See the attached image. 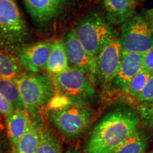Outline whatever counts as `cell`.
<instances>
[{"instance_id":"cell-1","label":"cell","mask_w":153,"mask_h":153,"mask_svg":"<svg viewBox=\"0 0 153 153\" xmlns=\"http://www.w3.org/2000/svg\"><path fill=\"white\" fill-rule=\"evenodd\" d=\"M140 118L128 108H117L96 123L86 142L85 153H114L138 131Z\"/></svg>"},{"instance_id":"cell-2","label":"cell","mask_w":153,"mask_h":153,"mask_svg":"<svg viewBox=\"0 0 153 153\" xmlns=\"http://www.w3.org/2000/svg\"><path fill=\"white\" fill-rule=\"evenodd\" d=\"M29 38L28 25L16 0H0V50L16 55Z\"/></svg>"},{"instance_id":"cell-3","label":"cell","mask_w":153,"mask_h":153,"mask_svg":"<svg viewBox=\"0 0 153 153\" xmlns=\"http://www.w3.org/2000/svg\"><path fill=\"white\" fill-rule=\"evenodd\" d=\"M94 114L89 105L68 103L48 108L45 116L48 122L65 138L73 140L85 131Z\"/></svg>"},{"instance_id":"cell-4","label":"cell","mask_w":153,"mask_h":153,"mask_svg":"<svg viewBox=\"0 0 153 153\" xmlns=\"http://www.w3.org/2000/svg\"><path fill=\"white\" fill-rule=\"evenodd\" d=\"M73 30L86 51L94 58L117 35L106 16L95 11L82 16Z\"/></svg>"},{"instance_id":"cell-5","label":"cell","mask_w":153,"mask_h":153,"mask_svg":"<svg viewBox=\"0 0 153 153\" xmlns=\"http://www.w3.org/2000/svg\"><path fill=\"white\" fill-rule=\"evenodd\" d=\"M24 109L31 116H38L54 99L55 88L49 76L44 74L24 73L15 79Z\"/></svg>"},{"instance_id":"cell-6","label":"cell","mask_w":153,"mask_h":153,"mask_svg":"<svg viewBox=\"0 0 153 153\" xmlns=\"http://www.w3.org/2000/svg\"><path fill=\"white\" fill-rule=\"evenodd\" d=\"M55 89L71 104L89 105L96 100L94 85L82 72L69 68L60 73L51 75Z\"/></svg>"},{"instance_id":"cell-7","label":"cell","mask_w":153,"mask_h":153,"mask_svg":"<svg viewBox=\"0 0 153 153\" xmlns=\"http://www.w3.org/2000/svg\"><path fill=\"white\" fill-rule=\"evenodd\" d=\"M123 51L146 54L153 48V27L148 16L135 14L122 24L120 36Z\"/></svg>"},{"instance_id":"cell-8","label":"cell","mask_w":153,"mask_h":153,"mask_svg":"<svg viewBox=\"0 0 153 153\" xmlns=\"http://www.w3.org/2000/svg\"><path fill=\"white\" fill-rule=\"evenodd\" d=\"M62 41L68 56L69 67L85 74L94 85H97V58L91 57L86 51L73 29L69 30Z\"/></svg>"},{"instance_id":"cell-9","label":"cell","mask_w":153,"mask_h":153,"mask_svg":"<svg viewBox=\"0 0 153 153\" xmlns=\"http://www.w3.org/2000/svg\"><path fill=\"white\" fill-rule=\"evenodd\" d=\"M123 48L118 34L106 44L97 57V84L107 89L112 85L121 60Z\"/></svg>"},{"instance_id":"cell-10","label":"cell","mask_w":153,"mask_h":153,"mask_svg":"<svg viewBox=\"0 0 153 153\" xmlns=\"http://www.w3.org/2000/svg\"><path fill=\"white\" fill-rule=\"evenodd\" d=\"M28 14L36 26L44 28L60 17L69 0H23Z\"/></svg>"},{"instance_id":"cell-11","label":"cell","mask_w":153,"mask_h":153,"mask_svg":"<svg viewBox=\"0 0 153 153\" xmlns=\"http://www.w3.org/2000/svg\"><path fill=\"white\" fill-rule=\"evenodd\" d=\"M54 41H43L26 44L16 54L21 65L30 72L38 73L46 70Z\"/></svg>"},{"instance_id":"cell-12","label":"cell","mask_w":153,"mask_h":153,"mask_svg":"<svg viewBox=\"0 0 153 153\" xmlns=\"http://www.w3.org/2000/svg\"><path fill=\"white\" fill-rule=\"evenodd\" d=\"M144 55L123 51L121 60L112 85L118 91L127 93L132 80L143 70Z\"/></svg>"},{"instance_id":"cell-13","label":"cell","mask_w":153,"mask_h":153,"mask_svg":"<svg viewBox=\"0 0 153 153\" xmlns=\"http://www.w3.org/2000/svg\"><path fill=\"white\" fill-rule=\"evenodd\" d=\"M5 119L7 137L11 149H12L16 146L21 138L29 128L32 117L25 109H16Z\"/></svg>"},{"instance_id":"cell-14","label":"cell","mask_w":153,"mask_h":153,"mask_svg":"<svg viewBox=\"0 0 153 153\" xmlns=\"http://www.w3.org/2000/svg\"><path fill=\"white\" fill-rule=\"evenodd\" d=\"M106 17L112 25L123 24L134 15V0H103Z\"/></svg>"},{"instance_id":"cell-15","label":"cell","mask_w":153,"mask_h":153,"mask_svg":"<svg viewBox=\"0 0 153 153\" xmlns=\"http://www.w3.org/2000/svg\"><path fill=\"white\" fill-rule=\"evenodd\" d=\"M40 140L38 153H63L60 137L51 126L40 118Z\"/></svg>"},{"instance_id":"cell-16","label":"cell","mask_w":153,"mask_h":153,"mask_svg":"<svg viewBox=\"0 0 153 153\" xmlns=\"http://www.w3.org/2000/svg\"><path fill=\"white\" fill-rule=\"evenodd\" d=\"M29 128L21 138L18 144L11 149V153H38L39 148L40 117L31 116Z\"/></svg>"},{"instance_id":"cell-17","label":"cell","mask_w":153,"mask_h":153,"mask_svg":"<svg viewBox=\"0 0 153 153\" xmlns=\"http://www.w3.org/2000/svg\"><path fill=\"white\" fill-rule=\"evenodd\" d=\"M69 67V62L63 41H54L46 70L51 75L60 73Z\"/></svg>"},{"instance_id":"cell-18","label":"cell","mask_w":153,"mask_h":153,"mask_svg":"<svg viewBox=\"0 0 153 153\" xmlns=\"http://www.w3.org/2000/svg\"><path fill=\"white\" fill-rule=\"evenodd\" d=\"M23 70L16 55L0 50V77L15 80L24 74Z\"/></svg>"},{"instance_id":"cell-19","label":"cell","mask_w":153,"mask_h":153,"mask_svg":"<svg viewBox=\"0 0 153 153\" xmlns=\"http://www.w3.org/2000/svg\"><path fill=\"white\" fill-rule=\"evenodd\" d=\"M0 94L11 103L16 109H24L16 80L0 77Z\"/></svg>"},{"instance_id":"cell-20","label":"cell","mask_w":153,"mask_h":153,"mask_svg":"<svg viewBox=\"0 0 153 153\" xmlns=\"http://www.w3.org/2000/svg\"><path fill=\"white\" fill-rule=\"evenodd\" d=\"M148 143L146 135L138 130L114 153H145Z\"/></svg>"},{"instance_id":"cell-21","label":"cell","mask_w":153,"mask_h":153,"mask_svg":"<svg viewBox=\"0 0 153 153\" xmlns=\"http://www.w3.org/2000/svg\"><path fill=\"white\" fill-rule=\"evenodd\" d=\"M152 74L151 72L144 69L138 74H137L130 83L128 89L127 94L129 95V97L136 99L143 89H144Z\"/></svg>"},{"instance_id":"cell-22","label":"cell","mask_w":153,"mask_h":153,"mask_svg":"<svg viewBox=\"0 0 153 153\" xmlns=\"http://www.w3.org/2000/svg\"><path fill=\"white\" fill-rule=\"evenodd\" d=\"M137 110L143 121L153 129V101L140 103Z\"/></svg>"},{"instance_id":"cell-23","label":"cell","mask_w":153,"mask_h":153,"mask_svg":"<svg viewBox=\"0 0 153 153\" xmlns=\"http://www.w3.org/2000/svg\"><path fill=\"white\" fill-rule=\"evenodd\" d=\"M136 100L140 103L153 101V74L147 82L144 89L137 97Z\"/></svg>"},{"instance_id":"cell-24","label":"cell","mask_w":153,"mask_h":153,"mask_svg":"<svg viewBox=\"0 0 153 153\" xmlns=\"http://www.w3.org/2000/svg\"><path fill=\"white\" fill-rule=\"evenodd\" d=\"M16 110L12 104L0 94V114L6 118L11 116Z\"/></svg>"},{"instance_id":"cell-25","label":"cell","mask_w":153,"mask_h":153,"mask_svg":"<svg viewBox=\"0 0 153 153\" xmlns=\"http://www.w3.org/2000/svg\"><path fill=\"white\" fill-rule=\"evenodd\" d=\"M143 69L153 74V48L144 55Z\"/></svg>"},{"instance_id":"cell-26","label":"cell","mask_w":153,"mask_h":153,"mask_svg":"<svg viewBox=\"0 0 153 153\" xmlns=\"http://www.w3.org/2000/svg\"><path fill=\"white\" fill-rule=\"evenodd\" d=\"M63 153H82L79 148L74 146H69Z\"/></svg>"},{"instance_id":"cell-27","label":"cell","mask_w":153,"mask_h":153,"mask_svg":"<svg viewBox=\"0 0 153 153\" xmlns=\"http://www.w3.org/2000/svg\"><path fill=\"white\" fill-rule=\"evenodd\" d=\"M148 18L149 19V21H150L151 24H152V27H153V9L152 10H150L148 11V14H146Z\"/></svg>"},{"instance_id":"cell-28","label":"cell","mask_w":153,"mask_h":153,"mask_svg":"<svg viewBox=\"0 0 153 153\" xmlns=\"http://www.w3.org/2000/svg\"><path fill=\"white\" fill-rule=\"evenodd\" d=\"M0 153H4V145L1 135H0Z\"/></svg>"},{"instance_id":"cell-29","label":"cell","mask_w":153,"mask_h":153,"mask_svg":"<svg viewBox=\"0 0 153 153\" xmlns=\"http://www.w3.org/2000/svg\"><path fill=\"white\" fill-rule=\"evenodd\" d=\"M148 153H153V152H148Z\"/></svg>"}]
</instances>
